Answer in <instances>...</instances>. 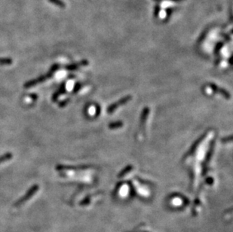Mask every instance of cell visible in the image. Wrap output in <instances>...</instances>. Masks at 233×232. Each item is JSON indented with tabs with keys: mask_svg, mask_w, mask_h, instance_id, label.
Here are the masks:
<instances>
[{
	"mask_svg": "<svg viewBox=\"0 0 233 232\" xmlns=\"http://www.w3.org/2000/svg\"><path fill=\"white\" fill-rule=\"evenodd\" d=\"M39 189V186H38V185H34V186H32L31 188H30V189L26 192V193L25 194V195L23 196L22 197H21V198H20L18 201H17V202L14 204V208L21 207L22 205L26 204L29 200H30V198H32V197L36 195V193L38 192Z\"/></svg>",
	"mask_w": 233,
	"mask_h": 232,
	"instance_id": "6da1fadb",
	"label": "cell"
},
{
	"mask_svg": "<svg viewBox=\"0 0 233 232\" xmlns=\"http://www.w3.org/2000/svg\"><path fill=\"white\" fill-rule=\"evenodd\" d=\"M57 69H58V68H57V65H55L53 67L51 68V70H50V71L48 72L46 75H42V76L39 77V78H37L36 79H33V80H31V81H29V82H26V83H25L24 88H32V87H33V86H35L36 84L42 83V82H45V81H46V79L51 78V77L53 75V73H55Z\"/></svg>",
	"mask_w": 233,
	"mask_h": 232,
	"instance_id": "7a4b0ae2",
	"label": "cell"
},
{
	"mask_svg": "<svg viewBox=\"0 0 233 232\" xmlns=\"http://www.w3.org/2000/svg\"><path fill=\"white\" fill-rule=\"evenodd\" d=\"M13 157L12 153H6L5 154H2V155L0 156V163L5 162V161H8V160H11Z\"/></svg>",
	"mask_w": 233,
	"mask_h": 232,
	"instance_id": "3957f363",
	"label": "cell"
},
{
	"mask_svg": "<svg viewBox=\"0 0 233 232\" xmlns=\"http://www.w3.org/2000/svg\"><path fill=\"white\" fill-rule=\"evenodd\" d=\"M12 60L11 59H0V65H9L12 64Z\"/></svg>",
	"mask_w": 233,
	"mask_h": 232,
	"instance_id": "277c9868",
	"label": "cell"
}]
</instances>
